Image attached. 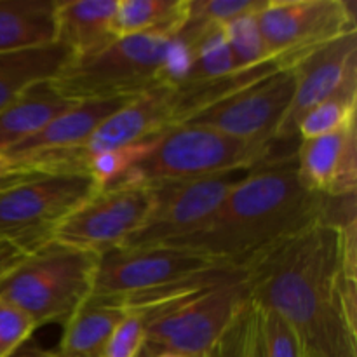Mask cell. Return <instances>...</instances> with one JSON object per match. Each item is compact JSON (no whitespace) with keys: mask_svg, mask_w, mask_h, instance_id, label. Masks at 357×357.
I'll return each instance as SVG.
<instances>
[{"mask_svg":"<svg viewBox=\"0 0 357 357\" xmlns=\"http://www.w3.org/2000/svg\"><path fill=\"white\" fill-rule=\"evenodd\" d=\"M150 357H188V356L178 354V352H159V354H153Z\"/></svg>","mask_w":357,"mask_h":357,"instance_id":"obj_33","label":"cell"},{"mask_svg":"<svg viewBox=\"0 0 357 357\" xmlns=\"http://www.w3.org/2000/svg\"><path fill=\"white\" fill-rule=\"evenodd\" d=\"M24 174H28L26 171H20V173H14V174H10V176L0 178V190H3V188L9 187V185L16 183V181L21 180V178H23Z\"/></svg>","mask_w":357,"mask_h":357,"instance_id":"obj_32","label":"cell"},{"mask_svg":"<svg viewBox=\"0 0 357 357\" xmlns=\"http://www.w3.org/2000/svg\"><path fill=\"white\" fill-rule=\"evenodd\" d=\"M246 298L243 271L230 267L199 288L142 309L145 321L142 357L159 352L208 357Z\"/></svg>","mask_w":357,"mask_h":357,"instance_id":"obj_4","label":"cell"},{"mask_svg":"<svg viewBox=\"0 0 357 357\" xmlns=\"http://www.w3.org/2000/svg\"><path fill=\"white\" fill-rule=\"evenodd\" d=\"M296 171L309 190L323 197H345L357 187L356 124L317 138L300 139Z\"/></svg>","mask_w":357,"mask_h":357,"instance_id":"obj_15","label":"cell"},{"mask_svg":"<svg viewBox=\"0 0 357 357\" xmlns=\"http://www.w3.org/2000/svg\"><path fill=\"white\" fill-rule=\"evenodd\" d=\"M291 70L295 73V93L279 129L278 142L295 138L296 126L307 112L347 84L357 82V31L310 52Z\"/></svg>","mask_w":357,"mask_h":357,"instance_id":"obj_13","label":"cell"},{"mask_svg":"<svg viewBox=\"0 0 357 357\" xmlns=\"http://www.w3.org/2000/svg\"><path fill=\"white\" fill-rule=\"evenodd\" d=\"M75 105L77 101L68 100L56 89L52 80L31 86L0 110V155Z\"/></svg>","mask_w":357,"mask_h":357,"instance_id":"obj_18","label":"cell"},{"mask_svg":"<svg viewBox=\"0 0 357 357\" xmlns=\"http://www.w3.org/2000/svg\"><path fill=\"white\" fill-rule=\"evenodd\" d=\"M265 0H188L187 21L204 24H223L246 14H255Z\"/></svg>","mask_w":357,"mask_h":357,"instance_id":"obj_26","label":"cell"},{"mask_svg":"<svg viewBox=\"0 0 357 357\" xmlns=\"http://www.w3.org/2000/svg\"><path fill=\"white\" fill-rule=\"evenodd\" d=\"M188 17V0H117L114 31L117 37L149 35L171 38Z\"/></svg>","mask_w":357,"mask_h":357,"instance_id":"obj_21","label":"cell"},{"mask_svg":"<svg viewBox=\"0 0 357 357\" xmlns=\"http://www.w3.org/2000/svg\"><path fill=\"white\" fill-rule=\"evenodd\" d=\"M9 357H54L51 351H45L40 345L35 344L33 340H28L26 344L21 345L16 352H13Z\"/></svg>","mask_w":357,"mask_h":357,"instance_id":"obj_30","label":"cell"},{"mask_svg":"<svg viewBox=\"0 0 357 357\" xmlns=\"http://www.w3.org/2000/svg\"><path fill=\"white\" fill-rule=\"evenodd\" d=\"M23 257L24 253H21L20 250H16V248L10 246V244L0 241V278H2L9 268H13Z\"/></svg>","mask_w":357,"mask_h":357,"instance_id":"obj_29","label":"cell"},{"mask_svg":"<svg viewBox=\"0 0 357 357\" xmlns=\"http://www.w3.org/2000/svg\"><path fill=\"white\" fill-rule=\"evenodd\" d=\"M126 316L122 307L100 296H91L63 326L54 357H100L117 324Z\"/></svg>","mask_w":357,"mask_h":357,"instance_id":"obj_19","label":"cell"},{"mask_svg":"<svg viewBox=\"0 0 357 357\" xmlns=\"http://www.w3.org/2000/svg\"><path fill=\"white\" fill-rule=\"evenodd\" d=\"M145 347V321L139 310H126V316L108 338L100 357H142Z\"/></svg>","mask_w":357,"mask_h":357,"instance_id":"obj_27","label":"cell"},{"mask_svg":"<svg viewBox=\"0 0 357 357\" xmlns=\"http://www.w3.org/2000/svg\"><path fill=\"white\" fill-rule=\"evenodd\" d=\"M72 59L73 52L59 42L0 52V110L35 84L54 80Z\"/></svg>","mask_w":357,"mask_h":357,"instance_id":"obj_17","label":"cell"},{"mask_svg":"<svg viewBox=\"0 0 357 357\" xmlns=\"http://www.w3.org/2000/svg\"><path fill=\"white\" fill-rule=\"evenodd\" d=\"M257 20L279 68H293L310 52L357 31L354 6L344 0H265Z\"/></svg>","mask_w":357,"mask_h":357,"instance_id":"obj_8","label":"cell"},{"mask_svg":"<svg viewBox=\"0 0 357 357\" xmlns=\"http://www.w3.org/2000/svg\"><path fill=\"white\" fill-rule=\"evenodd\" d=\"M216 265L222 264L180 248H114L100 255L93 296L122 302Z\"/></svg>","mask_w":357,"mask_h":357,"instance_id":"obj_11","label":"cell"},{"mask_svg":"<svg viewBox=\"0 0 357 357\" xmlns=\"http://www.w3.org/2000/svg\"><path fill=\"white\" fill-rule=\"evenodd\" d=\"M258 307L260 333L265 357H305L302 340L295 328L275 310Z\"/></svg>","mask_w":357,"mask_h":357,"instance_id":"obj_25","label":"cell"},{"mask_svg":"<svg viewBox=\"0 0 357 357\" xmlns=\"http://www.w3.org/2000/svg\"><path fill=\"white\" fill-rule=\"evenodd\" d=\"M326 197L309 190L295 153L251 169L195 232L167 244L234 268L321 223Z\"/></svg>","mask_w":357,"mask_h":357,"instance_id":"obj_2","label":"cell"},{"mask_svg":"<svg viewBox=\"0 0 357 357\" xmlns=\"http://www.w3.org/2000/svg\"><path fill=\"white\" fill-rule=\"evenodd\" d=\"M117 0H56V42L73 58H87L117 40L114 17Z\"/></svg>","mask_w":357,"mask_h":357,"instance_id":"obj_16","label":"cell"},{"mask_svg":"<svg viewBox=\"0 0 357 357\" xmlns=\"http://www.w3.org/2000/svg\"><path fill=\"white\" fill-rule=\"evenodd\" d=\"M257 14H246L230 23L223 24V37L229 45L237 68L248 70L272 63L267 45L258 26Z\"/></svg>","mask_w":357,"mask_h":357,"instance_id":"obj_24","label":"cell"},{"mask_svg":"<svg viewBox=\"0 0 357 357\" xmlns=\"http://www.w3.org/2000/svg\"><path fill=\"white\" fill-rule=\"evenodd\" d=\"M100 257L51 239L24 255L0 278V298L40 328L61 324L93 296Z\"/></svg>","mask_w":357,"mask_h":357,"instance_id":"obj_3","label":"cell"},{"mask_svg":"<svg viewBox=\"0 0 357 357\" xmlns=\"http://www.w3.org/2000/svg\"><path fill=\"white\" fill-rule=\"evenodd\" d=\"M98 190L96 181L82 173L24 174L0 190V241L31 253Z\"/></svg>","mask_w":357,"mask_h":357,"instance_id":"obj_7","label":"cell"},{"mask_svg":"<svg viewBox=\"0 0 357 357\" xmlns=\"http://www.w3.org/2000/svg\"><path fill=\"white\" fill-rule=\"evenodd\" d=\"M250 171H230L201 180L157 185L155 201L142 229L121 248L167 246L195 232Z\"/></svg>","mask_w":357,"mask_h":357,"instance_id":"obj_12","label":"cell"},{"mask_svg":"<svg viewBox=\"0 0 357 357\" xmlns=\"http://www.w3.org/2000/svg\"><path fill=\"white\" fill-rule=\"evenodd\" d=\"M56 42V0H0V52Z\"/></svg>","mask_w":357,"mask_h":357,"instance_id":"obj_20","label":"cell"},{"mask_svg":"<svg viewBox=\"0 0 357 357\" xmlns=\"http://www.w3.org/2000/svg\"><path fill=\"white\" fill-rule=\"evenodd\" d=\"M37 330L33 321L21 309L0 298V357H9Z\"/></svg>","mask_w":357,"mask_h":357,"instance_id":"obj_28","label":"cell"},{"mask_svg":"<svg viewBox=\"0 0 357 357\" xmlns=\"http://www.w3.org/2000/svg\"><path fill=\"white\" fill-rule=\"evenodd\" d=\"M275 143L255 145L204 126L178 124L155 139L149 153L115 185L157 187L230 171H251L268 160L282 159L274 155Z\"/></svg>","mask_w":357,"mask_h":357,"instance_id":"obj_5","label":"cell"},{"mask_svg":"<svg viewBox=\"0 0 357 357\" xmlns=\"http://www.w3.org/2000/svg\"><path fill=\"white\" fill-rule=\"evenodd\" d=\"M295 93L291 68H278L204 108L185 124L204 126L255 145L278 142Z\"/></svg>","mask_w":357,"mask_h":357,"instance_id":"obj_9","label":"cell"},{"mask_svg":"<svg viewBox=\"0 0 357 357\" xmlns=\"http://www.w3.org/2000/svg\"><path fill=\"white\" fill-rule=\"evenodd\" d=\"M246 296L284 317L314 357H357V328L342 300L338 230L316 223L241 268Z\"/></svg>","mask_w":357,"mask_h":357,"instance_id":"obj_1","label":"cell"},{"mask_svg":"<svg viewBox=\"0 0 357 357\" xmlns=\"http://www.w3.org/2000/svg\"><path fill=\"white\" fill-rule=\"evenodd\" d=\"M174 126L178 124L171 107L167 86L149 91L110 115L91 136L89 142L77 150L80 169L84 173V164L91 155L153 142Z\"/></svg>","mask_w":357,"mask_h":357,"instance_id":"obj_14","label":"cell"},{"mask_svg":"<svg viewBox=\"0 0 357 357\" xmlns=\"http://www.w3.org/2000/svg\"><path fill=\"white\" fill-rule=\"evenodd\" d=\"M305 357H314V356H309V354H305Z\"/></svg>","mask_w":357,"mask_h":357,"instance_id":"obj_34","label":"cell"},{"mask_svg":"<svg viewBox=\"0 0 357 357\" xmlns=\"http://www.w3.org/2000/svg\"><path fill=\"white\" fill-rule=\"evenodd\" d=\"M356 110L357 82H351L307 112L296 126V136L309 139L349 128L356 124Z\"/></svg>","mask_w":357,"mask_h":357,"instance_id":"obj_22","label":"cell"},{"mask_svg":"<svg viewBox=\"0 0 357 357\" xmlns=\"http://www.w3.org/2000/svg\"><path fill=\"white\" fill-rule=\"evenodd\" d=\"M173 37H119L100 52L73 58L52 80L72 101L132 100L169 82Z\"/></svg>","mask_w":357,"mask_h":357,"instance_id":"obj_6","label":"cell"},{"mask_svg":"<svg viewBox=\"0 0 357 357\" xmlns=\"http://www.w3.org/2000/svg\"><path fill=\"white\" fill-rule=\"evenodd\" d=\"M208 357H265L257 303L244 300Z\"/></svg>","mask_w":357,"mask_h":357,"instance_id":"obj_23","label":"cell"},{"mask_svg":"<svg viewBox=\"0 0 357 357\" xmlns=\"http://www.w3.org/2000/svg\"><path fill=\"white\" fill-rule=\"evenodd\" d=\"M155 194L145 185H114L94 192L59 225L52 239L103 255L124 246L153 208Z\"/></svg>","mask_w":357,"mask_h":357,"instance_id":"obj_10","label":"cell"},{"mask_svg":"<svg viewBox=\"0 0 357 357\" xmlns=\"http://www.w3.org/2000/svg\"><path fill=\"white\" fill-rule=\"evenodd\" d=\"M14 173H20V171H17L16 167H14L13 164L6 159V157L0 155V178L10 176V174H14Z\"/></svg>","mask_w":357,"mask_h":357,"instance_id":"obj_31","label":"cell"}]
</instances>
